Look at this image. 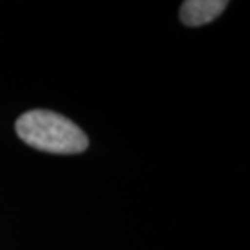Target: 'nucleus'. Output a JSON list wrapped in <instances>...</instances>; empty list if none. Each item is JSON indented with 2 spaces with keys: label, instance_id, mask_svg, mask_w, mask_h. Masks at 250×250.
Instances as JSON below:
<instances>
[{
  "label": "nucleus",
  "instance_id": "2",
  "mask_svg": "<svg viewBox=\"0 0 250 250\" xmlns=\"http://www.w3.org/2000/svg\"><path fill=\"white\" fill-rule=\"evenodd\" d=\"M226 7V0H187L181 7V20L187 26H203L218 18Z\"/></svg>",
  "mask_w": 250,
  "mask_h": 250
},
{
  "label": "nucleus",
  "instance_id": "1",
  "mask_svg": "<svg viewBox=\"0 0 250 250\" xmlns=\"http://www.w3.org/2000/svg\"><path fill=\"white\" fill-rule=\"evenodd\" d=\"M18 137L39 151L54 154H77L88 148L86 133L70 119L52 111L24 112L15 124Z\"/></svg>",
  "mask_w": 250,
  "mask_h": 250
}]
</instances>
